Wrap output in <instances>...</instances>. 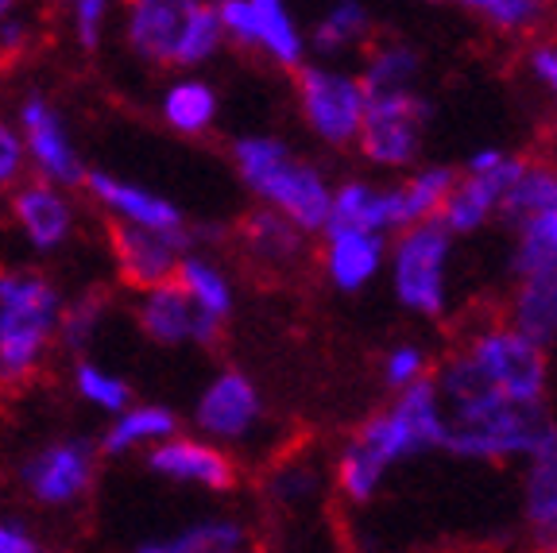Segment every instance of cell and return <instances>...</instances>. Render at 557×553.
I'll list each match as a JSON object with an SVG mask.
<instances>
[{
  "label": "cell",
  "instance_id": "6da1fadb",
  "mask_svg": "<svg viewBox=\"0 0 557 553\" xmlns=\"http://www.w3.org/2000/svg\"><path fill=\"white\" fill-rule=\"evenodd\" d=\"M430 380L449 426H469L511 407H546L549 360L546 348L519 337L511 325H492L480 329Z\"/></svg>",
  "mask_w": 557,
  "mask_h": 553
},
{
  "label": "cell",
  "instance_id": "7a4b0ae2",
  "mask_svg": "<svg viewBox=\"0 0 557 553\" xmlns=\"http://www.w3.org/2000/svg\"><path fill=\"white\" fill-rule=\"evenodd\" d=\"M392 407L375 410L352 438L341 445L337 465H333V480L337 492L348 503H372L380 495L383 480L392 476V468L407 465L414 457H426L434 450H445V433H449V418H445L442 398L434 391V380H418L407 391H395Z\"/></svg>",
  "mask_w": 557,
  "mask_h": 553
},
{
  "label": "cell",
  "instance_id": "3957f363",
  "mask_svg": "<svg viewBox=\"0 0 557 553\" xmlns=\"http://www.w3.org/2000/svg\"><path fill=\"white\" fill-rule=\"evenodd\" d=\"M233 163L244 186L268 209L295 221L302 233H322L330 225L333 186L313 163L298 159L275 136H240L233 144Z\"/></svg>",
  "mask_w": 557,
  "mask_h": 553
},
{
  "label": "cell",
  "instance_id": "277c9868",
  "mask_svg": "<svg viewBox=\"0 0 557 553\" xmlns=\"http://www.w3.org/2000/svg\"><path fill=\"white\" fill-rule=\"evenodd\" d=\"M59 291L24 271H0V383L16 388L39 368L59 325Z\"/></svg>",
  "mask_w": 557,
  "mask_h": 553
},
{
  "label": "cell",
  "instance_id": "5b68a950",
  "mask_svg": "<svg viewBox=\"0 0 557 553\" xmlns=\"http://www.w3.org/2000/svg\"><path fill=\"white\" fill-rule=\"evenodd\" d=\"M453 236L437 221H422L387 244V275L399 306L414 318H442L449 310Z\"/></svg>",
  "mask_w": 557,
  "mask_h": 553
},
{
  "label": "cell",
  "instance_id": "8992f818",
  "mask_svg": "<svg viewBox=\"0 0 557 553\" xmlns=\"http://www.w3.org/2000/svg\"><path fill=\"white\" fill-rule=\"evenodd\" d=\"M430 116H434V105L418 94V89H410V94L368 97L364 121H360L357 132L360 156L375 167H387V171H403L422 151V136H426Z\"/></svg>",
  "mask_w": 557,
  "mask_h": 553
},
{
  "label": "cell",
  "instance_id": "52a82bcc",
  "mask_svg": "<svg viewBox=\"0 0 557 553\" xmlns=\"http://www.w3.org/2000/svg\"><path fill=\"white\" fill-rule=\"evenodd\" d=\"M554 426L546 407H511L504 415L480 418L469 426H449L445 433V453L457 460H476V465H504V460H527L546 430Z\"/></svg>",
  "mask_w": 557,
  "mask_h": 553
},
{
  "label": "cell",
  "instance_id": "ba28073f",
  "mask_svg": "<svg viewBox=\"0 0 557 553\" xmlns=\"http://www.w3.org/2000/svg\"><path fill=\"white\" fill-rule=\"evenodd\" d=\"M298 105L310 132L330 147L357 144L360 121H364V86L357 74L333 66H302L298 74Z\"/></svg>",
  "mask_w": 557,
  "mask_h": 553
},
{
  "label": "cell",
  "instance_id": "9c48e42d",
  "mask_svg": "<svg viewBox=\"0 0 557 553\" xmlns=\"http://www.w3.org/2000/svg\"><path fill=\"white\" fill-rule=\"evenodd\" d=\"M97 450L86 438L51 441L20 460V484L39 507H74L94 488Z\"/></svg>",
  "mask_w": 557,
  "mask_h": 553
},
{
  "label": "cell",
  "instance_id": "30bf717a",
  "mask_svg": "<svg viewBox=\"0 0 557 553\" xmlns=\"http://www.w3.org/2000/svg\"><path fill=\"white\" fill-rule=\"evenodd\" d=\"M109 241H113V256L124 283L139 286V291H156V286L174 279V268H178V260H183L186 248L194 244V233L190 229L156 233V229L113 221L109 225Z\"/></svg>",
  "mask_w": 557,
  "mask_h": 553
},
{
  "label": "cell",
  "instance_id": "8fae6325",
  "mask_svg": "<svg viewBox=\"0 0 557 553\" xmlns=\"http://www.w3.org/2000/svg\"><path fill=\"white\" fill-rule=\"evenodd\" d=\"M263 398L256 383L244 372H221L218 380L201 391L198 407H194V426L206 441H244L260 426Z\"/></svg>",
  "mask_w": 557,
  "mask_h": 553
},
{
  "label": "cell",
  "instance_id": "7c38bea8",
  "mask_svg": "<svg viewBox=\"0 0 557 553\" xmlns=\"http://www.w3.org/2000/svg\"><path fill=\"white\" fill-rule=\"evenodd\" d=\"M148 468L174 484H194L206 492H233L236 488V465L221 445L206 438H174L159 441L148 450Z\"/></svg>",
  "mask_w": 557,
  "mask_h": 553
},
{
  "label": "cell",
  "instance_id": "4fadbf2b",
  "mask_svg": "<svg viewBox=\"0 0 557 553\" xmlns=\"http://www.w3.org/2000/svg\"><path fill=\"white\" fill-rule=\"evenodd\" d=\"M522 163H527V159L507 156L496 171L461 174V179L453 182L442 213H437V225H442L449 236H469V233H476V229H484L487 221L499 213L507 191H511V182L519 179Z\"/></svg>",
  "mask_w": 557,
  "mask_h": 553
},
{
  "label": "cell",
  "instance_id": "5bb4252c",
  "mask_svg": "<svg viewBox=\"0 0 557 553\" xmlns=\"http://www.w3.org/2000/svg\"><path fill=\"white\" fill-rule=\"evenodd\" d=\"M201 0H128V44L139 59L178 66Z\"/></svg>",
  "mask_w": 557,
  "mask_h": 553
},
{
  "label": "cell",
  "instance_id": "9a60e30c",
  "mask_svg": "<svg viewBox=\"0 0 557 553\" xmlns=\"http://www.w3.org/2000/svg\"><path fill=\"white\" fill-rule=\"evenodd\" d=\"M139 325H144V333H148L151 341H159V345H186V341L213 345V341L221 337V325H225V321L201 314L190 294L171 279V283L144 294V303H139Z\"/></svg>",
  "mask_w": 557,
  "mask_h": 553
},
{
  "label": "cell",
  "instance_id": "2e32d148",
  "mask_svg": "<svg viewBox=\"0 0 557 553\" xmlns=\"http://www.w3.org/2000/svg\"><path fill=\"white\" fill-rule=\"evenodd\" d=\"M20 128H24V156L35 159V167L47 174L51 182H62V186H78L86 179L78 163V151L70 144V136L62 132V121L54 113L47 97L32 94L24 105H20Z\"/></svg>",
  "mask_w": 557,
  "mask_h": 553
},
{
  "label": "cell",
  "instance_id": "e0dca14e",
  "mask_svg": "<svg viewBox=\"0 0 557 553\" xmlns=\"http://www.w3.org/2000/svg\"><path fill=\"white\" fill-rule=\"evenodd\" d=\"M325 275L337 291L357 294L368 283H375L383 268H387V236L368 233V229L352 225H325Z\"/></svg>",
  "mask_w": 557,
  "mask_h": 553
},
{
  "label": "cell",
  "instance_id": "ac0fdd59",
  "mask_svg": "<svg viewBox=\"0 0 557 553\" xmlns=\"http://www.w3.org/2000/svg\"><path fill=\"white\" fill-rule=\"evenodd\" d=\"M522 519L531 527L539 553L557 550V422L522 468Z\"/></svg>",
  "mask_w": 557,
  "mask_h": 553
},
{
  "label": "cell",
  "instance_id": "d6986e66",
  "mask_svg": "<svg viewBox=\"0 0 557 553\" xmlns=\"http://www.w3.org/2000/svg\"><path fill=\"white\" fill-rule=\"evenodd\" d=\"M330 225H352L368 233L392 236L403 233V198L399 186H372L364 179H348L333 191L330 201Z\"/></svg>",
  "mask_w": 557,
  "mask_h": 553
},
{
  "label": "cell",
  "instance_id": "ffe728a7",
  "mask_svg": "<svg viewBox=\"0 0 557 553\" xmlns=\"http://www.w3.org/2000/svg\"><path fill=\"white\" fill-rule=\"evenodd\" d=\"M82 182H86L89 194H94L101 206H109L121 221H128V225L156 229V233H178V229H186L183 209L174 206V201L156 198V194L139 191L132 182H121L104 171H89Z\"/></svg>",
  "mask_w": 557,
  "mask_h": 553
},
{
  "label": "cell",
  "instance_id": "44dd1931",
  "mask_svg": "<svg viewBox=\"0 0 557 553\" xmlns=\"http://www.w3.org/2000/svg\"><path fill=\"white\" fill-rule=\"evenodd\" d=\"M132 553H252V530L233 515H209V519L186 523L174 534L136 542Z\"/></svg>",
  "mask_w": 557,
  "mask_h": 553
},
{
  "label": "cell",
  "instance_id": "7402d4cb",
  "mask_svg": "<svg viewBox=\"0 0 557 553\" xmlns=\"http://www.w3.org/2000/svg\"><path fill=\"white\" fill-rule=\"evenodd\" d=\"M504 325H511L519 337H527L539 348L554 345L557 341V271H542V275H527L515 283Z\"/></svg>",
  "mask_w": 557,
  "mask_h": 553
},
{
  "label": "cell",
  "instance_id": "603a6c76",
  "mask_svg": "<svg viewBox=\"0 0 557 553\" xmlns=\"http://www.w3.org/2000/svg\"><path fill=\"white\" fill-rule=\"evenodd\" d=\"M12 209H16V221L20 229L27 233V241L35 244V248H59L62 241L70 236V206L62 201V194L54 191V186H24V191L16 194V201H12Z\"/></svg>",
  "mask_w": 557,
  "mask_h": 553
},
{
  "label": "cell",
  "instance_id": "cb8c5ba5",
  "mask_svg": "<svg viewBox=\"0 0 557 553\" xmlns=\"http://www.w3.org/2000/svg\"><path fill=\"white\" fill-rule=\"evenodd\" d=\"M178 433V415L166 407H124L116 422L104 430L101 453L104 457H124L132 450H151L159 441Z\"/></svg>",
  "mask_w": 557,
  "mask_h": 553
},
{
  "label": "cell",
  "instance_id": "d4e9b609",
  "mask_svg": "<svg viewBox=\"0 0 557 553\" xmlns=\"http://www.w3.org/2000/svg\"><path fill=\"white\" fill-rule=\"evenodd\" d=\"M244 244H248L256 260L283 268V263H295L306 251V233L295 221H287L283 213L263 206L244 221Z\"/></svg>",
  "mask_w": 557,
  "mask_h": 553
},
{
  "label": "cell",
  "instance_id": "484cf974",
  "mask_svg": "<svg viewBox=\"0 0 557 553\" xmlns=\"http://www.w3.org/2000/svg\"><path fill=\"white\" fill-rule=\"evenodd\" d=\"M418 74H422V59L410 44H380L368 54L364 70L357 78L364 86V97L383 94H410L418 89Z\"/></svg>",
  "mask_w": 557,
  "mask_h": 553
},
{
  "label": "cell",
  "instance_id": "4316f807",
  "mask_svg": "<svg viewBox=\"0 0 557 553\" xmlns=\"http://www.w3.org/2000/svg\"><path fill=\"white\" fill-rule=\"evenodd\" d=\"M557 206V167L554 163H522L519 179L511 182L504 206H499V217L507 225H522L527 217L546 213V209Z\"/></svg>",
  "mask_w": 557,
  "mask_h": 553
},
{
  "label": "cell",
  "instance_id": "83f0119b",
  "mask_svg": "<svg viewBox=\"0 0 557 553\" xmlns=\"http://www.w3.org/2000/svg\"><path fill=\"white\" fill-rule=\"evenodd\" d=\"M519 229V241L511 251V271L519 279L542 275V271H557V206L546 213L527 217Z\"/></svg>",
  "mask_w": 557,
  "mask_h": 553
},
{
  "label": "cell",
  "instance_id": "f1b7e54d",
  "mask_svg": "<svg viewBox=\"0 0 557 553\" xmlns=\"http://www.w3.org/2000/svg\"><path fill=\"white\" fill-rule=\"evenodd\" d=\"M461 179V171L457 167H422V171H414L407 182L399 186V198H403V221L410 225H422V221H437V213H442L445 198H449L453 182Z\"/></svg>",
  "mask_w": 557,
  "mask_h": 553
},
{
  "label": "cell",
  "instance_id": "f546056e",
  "mask_svg": "<svg viewBox=\"0 0 557 553\" xmlns=\"http://www.w3.org/2000/svg\"><path fill=\"white\" fill-rule=\"evenodd\" d=\"M252 4L256 27H260V47L278 62V66H302L306 39L298 32L295 16L287 12L283 0H248Z\"/></svg>",
  "mask_w": 557,
  "mask_h": 553
},
{
  "label": "cell",
  "instance_id": "4dcf8cb0",
  "mask_svg": "<svg viewBox=\"0 0 557 553\" xmlns=\"http://www.w3.org/2000/svg\"><path fill=\"white\" fill-rule=\"evenodd\" d=\"M174 283L183 286L194 298V306L201 314H209V318L225 321L233 314V283L221 275V268H213L201 256H183L178 268H174Z\"/></svg>",
  "mask_w": 557,
  "mask_h": 553
},
{
  "label": "cell",
  "instance_id": "1f68e13d",
  "mask_svg": "<svg viewBox=\"0 0 557 553\" xmlns=\"http://www.w3.org/2000/svg\"><path fill=\"white\" fill-rule=\"evenodd\" d=\"M163 116L174 132H183V136H198L213 124L218 116V94L209 82L198 78H186V82H174L163 97Z\"/></svg>",
  "mask_w": 557,
  "mask_h": 553
},
{
  "label": "cell",
  "instance_id": "d6a6232c",
  "mask_svg": "<svg viewBox=\"0 0 557 553\" xmlns=\"http://www.w3.org/2000/svg\"><path fill=\"white\" fill-rule=\"evenodd\" d=\"M368 27H372V20H368V9L360 0H337L322 16V24L313 27L310 44L318 54L333 59V54H345L348 47H357L368 35Z\"/></svg>",
  "mask_w": 557,
  "mask_h": 553
},
{
  "label": "cell",
  "instance_id": "836d02e7",
  "mask_svg": "<svg viewBox=\"0 0 557 553\" xmlns=\"http://www.w3.org/2000/svg\"><path fill=\"white\" fill-rule=\"evenodd\" d=\"M268 495L278 507H306L322 495V468L306 465V460H283L271 468Z\"/></svg>",
  "mask_w": 557,
  "mask_h": 553
},
{
  "label": "cell",
  "instance_id": "e575fe53",
  "mask_svg": "<svg viewBox=\"0 0 557 553\" xmlns=\"http://www.w3.org/2000/svg\"><path fill=\"white\" fill-rule=\"evenodd\" d=\"M104 318V294L101 291H86L82 298H74L70 306H62L59 310V337L62 345L70 348V353H82V348L89 345V337H94V329L101 325Z\"/></svg>",
  "mask_w": 557,
  "mask_h": 553
},
{
  "label": "cell",
  "instance_id": "d590c367",
  "mask_svg": "<svg viewBox=\"0 0 557 553\" xmlns=\"http://www.w3.org/2000/svg\"><path fill=\"white\" fill-rule=\"evenodd\" d=\"M74 388H78V395L86 398V403L109 410V415H121L124 407H132L128 383L116 380L113 372H104V368H97V364H89V360L78 364V372H74Z\"/></svg>",
  "mask_w": 557,
  "mask_h": 553
},
{
  "label": "cell",
  "instance_id": "8d00e7d4",
  "mask_svg": "<svg viewBox=\"0 0 557 553\" xmlns=\"http://www.w3.org/2000/svg\"><path fill=\"white\" fill-rule=\"evenodd\" d=\"M461 4L484 16L492 27H499V32H522L542 12V0H461Z\"/></svg>",
  "mask_w": 557,
  "mask_h": 553
},
{
  "label": "cell",
  "instance_id": "74e56055",
  "mask_svg": "<svg viewBox=\"0 0 557 553\" xmlns=\"http://www.w3.org/2000/svg\"><path fill=\"white\" fill-rule=\"evenodd\" d=\"M221 39H225V32H221L218 9L201 4L198 16H194V24H190V32H186L183 51H178V66H198V62H206L209 54H218Z\"/></svg>",
  "mask_w": 557,
  "mask_h": 553
},
{
  "label": "cell",
  "instance_id": "f35d334b",
  "mask_svg": "<svg viewBox=\"0 0 557 553\" xmlns=\"http://www.w3.org/2000/svg\"><path fill=\"white\" fill-rule=\"evenodd\" d=\"M430 376V356L422 345H395L383 360V383L392 391H407L410 383Z\"/></svg>",
  "mask_w": 557,
  "mask_h": 553
},
{
  "label": "cell",
  "instance_id": "ab89813d",
  "mask_svg": "<svg viewBox=\"0 0 557 553\" xmlns=\"http://www.w3.org/2000/svg\"><path fill=\"white\" fill-rule=\"evenodd\" d=\"M221 32L240 47H260V27H256L252 4L248 0H218Z\"/></svg>",
  "mask_w": 557,
  "mask_h": 553
},
{
  "label": "cell",
  "instance_id": "60d3db41",
  "mask_svg": "<svg viewBox=\"0 0 557 553\" xmlns=\"http://www.w3.org/2000/svg\"><path fill=\"white\" fill-rule=\"evenodd\" d=\"M104 12H109V0H74V35L86 51L101 44Z\"/></svg>",
  "mask_w": 557,
  "mask_h": 553
},
{
  "label": "cell",
  "instance_id": "b9f144b4",
  "mask_svg": "<svg viewBox=\"0 0 557 553\" xmlns=\"http://www.w3.org/2000/svg\"><path fill=\"white\" fill-rule=\"evenodd\" d=\"M527 66H531V78L539 82L546 94L557 97V44H539L527 51Z\"/></svg>",
  "mask_w": 557,
  "mask_h": 553
},
{
  "label": "cell",
  "instance_id": "7bdbcfd3",
  "mask_svg": "<svg viewBox=\"0 0 557 553\" xmlns=\"http://www.w3.org/2000/svg\"><path fill=\"white\" fill-rule=\"evenodd\" d=\"M20 167H24V139L0 121V186H9L20 174Z\"/></svg>",
  "mask_w": 557,
  "mask_h": 553
},
{
  "label": "cell",
  "instance_id": "ee69618b",
  "mask_svg": "<svg viewBox=\"0 0 557 553\" xmlns=\"http://www.w3.org/2000/svg\"><path fill=\"white\" fill-rule=\"evenodd\" d=\"M0 553H44V545L20 519H0Z\"/></svg>",
  "mask_w": 557,
  "mask_h": 553
},
{
  "label": "cell",
  "instance_id": "f6af8a7d",
  "mask_svg": "<svg viewBox=\"0 0 557 553\" xmlns=\"http://www.w3.org/2000/svg\"><path fill=\"white\" fill-rule=\"evenodd\" d=\"M27 44V24L24 20H0V51L4 54H16L20 47Z\"/></svg>",
  "mask_w": 557,
  "mask_h": 553
},
{
  "label": "cell",
  "instance_id": "bcb514c9",
  "mask_svg": "<svg viewBox=\"0 0 557 553\" xmlns=\"http://www.w3.org/2000/svg\"><path fill=\"white\" fill-rule=\"evenodd\" d=\"M504 159H507V151H499V147H480V151H472V156H469V163H465V174L496 171Z\"/></svg>",
  "mask_w": 557,
  "mask_h": 553
},
{
  "label": "cell",
  "instance_id": "7dc6e473",
  "mask_svg": "<svg viewBox=\"0 0 557 553\" xmlns=\"http://www.w3.org/2000/svg\"><path fill=\"white\" fill-rule=\"evenodd\" d=\"M12 9H16V0H0V20H9Z\"/></svg>",
  "mask_w": 557,
  "mask_h": 553
},
{
  "label": "cell",
  "instance_id": "c3c4849f",
  "mask_svg": "<svg viewBox=\"0 0 557 553\" xmlns=\"http://www.w3.org/2000/svg\"><path fill=\"white\" fill-rule=\"evenodd\" d=\"M44 553H59V550H44Z\"/></svg>",
  "mask_w": 557,
  "mask_h": 553
},
{
  "label": "cell",
  "instance_id": "681fc988",
  "mask_svg": "<svg viewBox=\"0 0 557 553\" xmlns=\"http://www.w3.org/2000/svg\"><path fill=\"white\" fill-rule=\"evenodd\" d=\"M426 4H437V0H426Z\"/></svg>",
  "mask_w": 557,
  "mask_h": 553
},
{
  "label": "cell",
  "instance_id": "f907efd6",
  "mask_svg": "<svg viewBox=\"0 0 557 553\" xmlns=\"http://www.w3.org/2000/svg\"><path fill=\"white\" fill-rule=\"evenodd\" d=\"M554 553H557V550H554Z\"/></svg>",
  "mask_w": 557,
  "mask_h": 553
}]
</instances>
